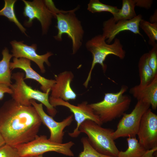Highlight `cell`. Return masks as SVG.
<instances>
[{
    "label": "cell",
    "instance_id": "cell-1",
    "mask_svg": "<svg viewBox=\"0 0 157 157\" xmlns=\"http://www.w3.org/2000/svg\"><path fill=\"white\" fill-rule=\"evenodd\" d=\"M42 123L35 108L25 106L13 99L0 108V133L6 144L16 147L37 136Z\"/></svg>",
    "mask_w": 157,
    "mask_h": 157
},
{
    "label": "cell",
    "instance_id": "cell-13",
    "mask_svg": "<svg viewBox=\"0 0 157 157\" xmlns=\"http://www.w3.org/2000/svg\"><path fill=\"white\" fill-rule=\"evenodd\" d=\"M30 102L36 110L42 123L49 129L50 133L49 139L55 142L62 143L65 133L63 130L71 124L73 121V115L69 116L60 122H57L52 116L45 112L42 104H38L34 100H31Z\"/></svg>",
    "mask_w": 157,
    "mask_h": 157
},
{
    "label": "cell",
    "instance_id": "cell-26",
    "mask_svg": "<svg viewBox=\"0 0 157 157\" xmlns=\"http://www.w3.org/2000/svg\"><path fill=\"white\" fill-rule=\"evenodd\" d=\"M148 53V64L154 74H157V44L152 46Z\"/></svg>",
    "mask_w": 157,
    "mask_h": 157
},
{
    "label": "cell",
    "instance_id": "cell-5",
    "mask_svg": "<svg viewBox=\"0 0 157 157\" xmlns=\"http://www.w3.org/2000/svg\"><path fill=\"white\" fill-rule=\"evenodd\" d=\"M24 77V73L21 72L12 74V78L15 81V83L12 84L10 87L13 92L11 95L12 99L20 104L25 106L31 105V100H36L46 106L51 116H55L57 111L49 103V92H44L33 89L25 82Z\"/></svg>",
    "mask_w": 157,
    "mask_h": 157
},
{
    "label": "cell",
    "instance_id": "cell-2",
    "mask_svg": "<svg viewBox=\"0 0 157 157\" xmlns=\"http://www.w3.org/2000/svg\"><path fill=\"white\" fill-rule=\"evenodd\" d=\"M128 89L127 86L122 85L117 92L106 93L102 101L88 104L103 124L120 117L129 109L131 98L124 94Z\"/></svg>",
    "mask_w": 157,
    "mask_h": 157
},
{
    "label": "cell",
    "instance_id": "cell-33",
    "mask_svg": "<svg viewBox=\"0 0 157 157\" xmlns=\"http://www.w3.org/2000/svg\"><path fill=\"white\" fill-rule=\"evenodd\" d=\"M24 157H43L42 154L38 155H34V156H27Z\"/></svg>",
    "mask_w": 157,
    "mask_h": 157
},
{
    "label": "cell",
    "instance_id": "cell-24",
    "mask_svg": "<svg viewBox=\"0 0 157 157\" xmlns=\"http://www.w3.org/2000/svg\"><path fill=\"white\" fill-rule=\"evenodd\" d=\"M87 10L92 13L103 12H108L113 14L119 10L117 6L105 4L99 0H90L88 4Z\"/></svg>",
    "mask_w": 157,
    "mask_h": 157
},
{
    "label": "cell",
    "instance_id": "cell-29",
    "mask_svg": "<svg viewBox=\"0 0 157 157\" xmlns=\"http://www.w3.org/2000/svg\"><path fill=\"white\" fill-rule=\"evenodd\" d=\"M12 93V90L9 87L5 85L0 84V100L3 99L5 93L11 95Z\"/></svg>",
    "mask_w": 157,
    "mask_h": 157
},
{
    "label": "cell",
    "instance_id": "cell-4",
    "mask_svg": "<svg viewBox=\"0 0 157 157\" xmlns=\"http://www.w3.org/2000/svg\"><path fill=\"white\" fill-rule=\"evenodd\" d=\"M114 131L113 129L102 127L89 120L83 122L79 128V133L86 134L91 145L97 151L105 155L118 157L119 151L113 137Z\"/></svg>",
    "mask_w": 157,
    "mask_h": 157
},
{
    "label": "cell",
    "instance_id": "cell-16",
    "mask_svg": "<svg viewBox=\"0 0 157 157\" xmlns=\"http://www.w3.org/2000/svg\"><path fill=\"white\" fill-rule=\"evenodd\" d=\"M31 61L26 58L14 57L13 62L10 63V68L11 70L16 68L23 70L25 73L24 80L27 79L34 80L40 84V89L43 92H49L56 83V80L48 79L40 75L32 68Z\"/></svg>",
    "mask_w": 157,
    "mask_h": 157
},
{
    "label": "cell",
    "instance_id": "cell-14",
    "mask_svg": "<svg viewBox=\"0 0 157 157\" xmlns=\"http://www.w3.org/2000/svg\"><path fill=\"white\" fill-rule=\"evenodd\" d=\"M12 47L11 52L13 56L17 58H24L35 62L39 67L42 73L45 72L44 63L50 66V63L49 61L50 57L53 55L51 52H48L45 54L40 55L36 52L37 45L33 44L28 46L23 43V41H12L10 42Z\"/></svg>",
    "mask_w": 157,
    "mask_h": 157
},
{
    "label": "cell",
    "instance_id": "cell-31",
    "mask_svg": "<svg viewBox=\"0 0 157 157\" xmlns=\"http://www.w3.org/2000/svg\"><path fill=\"white\" fill-rule=\"evenodd\" d=\"M149 20L150 23H157V11L155 10L154 14L150 17Z\"/></svg>",
    "mask_w": 157,
    "mask_h": 157
},
{
    "label": "cell",
    "instance_id": "cell-8",
    "mask_svg": "<svg viewBox=\"0 0 157 157\" xmlns=\"http://www.w3.org/2000/svg\"><path fill=\"white\" fill-rule=\"evenodd\" d=\"M150 106L149 103L138 101L131 113H125L122 115L117 124L116 129L113 133L114 140L120 137H136L142 117Z\"/></svg>",
    "mask_w": 157,
    "mask_h": 157
},
{
    "label": "cell",
    "instance_id": "cell-11",
    "mask_svg": "<svg viewBox=\"0 0 157 157\" xmlns=\"http://www.w3.org/2000/svg\"><path fill=\"white\" fill-rule=\"evenodd\" d=\"M137 135L139 143L146 150L157 147V115L150 108L142 117Z\"/></svg>",
    "mask_w": 157,
    "mask_h": 157
},
{
    "label": "cell",
    "instance_id": "cell-32",
    "mask_svg": "<svg viewBox=\"0 0 157 157\" xmlns=\"http://www.w3.org/2000/svg\"><path fill=\"white\" fill-rule=\"evenodd\" d=\"M6 144L5 142L1 135L0 133V147Z\"/></svg>",
    "mask_w": 157,
    "mask_h": 157
},
{
    "label": "cell",
    "instance_id": "cell-18",
    "mask_svg": "<svg viewBox=\"0 0 157 157\" xmlns=\"http://www.w3.org/2000/svg\"><path fill=\"white\" fill-rule=\"evenodd\" d=\"M2 58L0 60V84L10 87L12 84V74L10 67V60L13 57L6 47L2 52Z\"/></svg>",
    "mask_w": 157,
    "mask_h": 157
},
{
    "label": "cell",
    "instance_id": "cell-3",
    "mask_svg": "<svg viewBox=\"0 0 157 157\" xmlns=\"http://www.w3.org/2000/svg\"><path fill=\"white\" fill-rule=\"evenodd\" d=\"M85 46L92 56L91 67L88 77L83 84L85 87L87 88L91 80L92 70L96 64L100 65L103 71L105 72L107 67L104 62L107 56L112 55L123 59L126 56V52L119 39L115 38L113 43L108 44L102 34L96 35L88 40Z\"/></svg>",
    "mask_w": 157,
    "mask_h": 157
},
{
    "label": "cell",
    "instance_id": "cell-7",
    "mask_svg": "<svg viewBox=\"0 0 157 157\" xmlns=\"http://www.w3.org/2000/svg\"><path fill=\"white\" fill-rule=\"evenodd\" d=\"M74 144L72 141L65 143L55 142L48 139L47 136H37L28 142L15 147L19 157L38 155L49 151H54L71 157L74 156L71 149Z\"/></svg>",
    "mask_w": 157,
    "mask_h": 157
},
{
    "label": "cell",
    "instance_id": "cell-23",
    "mask_svg": "<svg viewBox=\"0 0 157 157\" xmlns=\"http://www.w3.org/2000/svg\"><path fill=\"white\" fill-rule=\"evenodd\" d=\"M139 26L148 37L149 44L153 46L157 43V23H152L142 19L140 22Z\"/></svg>",
    "mask_w": 157,
    "mask_h": 157
},
{
    "label": "cell",
    "instance_id": "cell-12",
    "mask_svg": "<svg viewBox=\"0 0 157 157\" xmlns=\"http://www.w3.org/2000/svg\"><path fill=\"white\" fill-rule=\"evenodd\" d=\"M142 19L140 14L137 15L130 20H120L115 22L112 17L104 21L103 24L102 36L106 42L110 44L116 36L120 33L124 31H129L135 34H138L143 37L139 30V23Z\"/></svg>",
    "mask_w": 157,
    "mask_h": 157
},
{
    "label": "cell",
    "instance_id": "cell-27",
    "mask_svg": "<svg viewBox=\"0 0 157 157\" xmlns=\"http://www.w3.org/2000/svg\"><path fill=\"white\" fill-rule=\"evenodd\" d=\"M0 157H19L15 147L5 144L0 147Z\"/></svg>",
    "mask_w": 157,
    "mask_h": 157
},
{
    "label": "cell",
    "instance_id": "cell-20",
    "mask_svg": "<svg viewBox=\"0 0 157 157\" xmlns=\"http://www.w3.org/2000/svg\"><path fill=\"white\" fill-rule=\"evenodd\" d=\"M135 0H123L122 6L119 11L113 14V19L116 22L120 20H130L137 15L135 8Z\"/></svg>",
    "mask_w": 157,
    "mask_h": 157
},
{
    "label": "cell",
    "instance_id": "cell-25",
    "mask_svg": "<svg viewBox=\"0 0 157 157\" xmlns=\"http://www.w3.org/2000/svg\"><path fill=\"white\" fill-rule=\"evenodd\" d=\"M81 141L83 149L79 154V157H115L103 155L97 151L91 145L87 137L82 138Z\"/></svg>",
    "mask_w": 157,
    "mask_h": 157
},
{
    "label": "cell",
    "instance_id": "cell-22",
    "mask_svg": "<svg viewBox=\"0 0 157 157\" xmlns=\"http://www.w3.org/2000/svg\"><path fill=\"white\" fill-rule=\"evenodd\" d=\"M16 0H5L4 7L0 10V15L4 16L11 22H13L21 31L26 35V29L24 27L17 19L14 10V5Z\"/></svg>",
    "mask_w": 157,
    "mask_h": 157
},
{
    "label": "cell",
    "instance_id": "cell-15",
    "mask_svg": "<svg viewBox=\"0 0 157 157\" xmlns=\"http://www.w3.org/2000/svg\"><path fill=\"white\" fill-rule=\"evenodd\" d=\"M74 78L73 73L69 71H64L55 75L56 83L51 89V97L66 101L75 99L76 94L71 87Z\"/></svg>",
    "mask_w": 157,
    "mask_h": 157
},
{
    "label": "cell",
    "instance_id": "cell-9",
    "mask_svg": "<svg viewBox=\"0 0 157 157\" xmlns=\"http://www.w3.org/2000/svg\"><path fill=\"white\" fill-rule=\"evenodd\" d=\"M49 101L50 104L53 107L57 106H65L69 108L73 113L77 123V126L72 132L68 133L69 135L72 137L76 138L80 134L79 127L86 120L92 121L101 126L103 124L99 117L94 113L86 101H83L78 104L77 106H75L67 101L51 96L49 98Z\"/></svg>",
    "mask_w": 157,
    "mask_h": 157
},
{
    "label": "cell",
    "instance_id": "cell-28",
    "mask_svg": "<svg viewBox=\"0 0 157 157\" xmlns=\"http://www.w3.org/2000/svg\"><path fill=\"white\" fill-rule=\"evenodd\" d=\"M135 6L147 9H149L153 3L152 0H135Z\"/></svg>",
    "mask_w": 157,
    "mask_h": 157
},
{
    "label": "cell",
    "instance_id": "cell-10",
    "mask_svg": "<svg viewBox=\"0 0 157 157\" xmlns=\"http://www.w3.org/2000/svg\"><path fill=\"white\" fill-rule=\"evenodd\" d=\"M22 1L25 5L23 15L28 18L26 25L28 26L31 25L33 20L36 19L41 24L42 34H46L51 24L52 19L54 17L44 0L29 1L23 0Z\"/></svg>",
    "mask_w": 157,
    "mask_h": 157
},
{
    "label": "cell",
    "instance_id": "cell-21",
    "mask_svg": "<svg viewBox=\"0 0 157 157\" xmlns=\"http://www.w3.org/2000/svg\"><path fill=\"white\" fill-rule=\"evenodd\" d=\"M128 148L125 151H119L118 157H142L147 150L139 143L136 137L127 138Z\"/></svg>",
    "mask_w": 157,
    "mask_h": 157
},
{
    "label": "cell",
    "instance_id": "cell-17",
    "mask_svg": "<svg viewBox=\"0 0 157 157\" xmlns=\"http://www.w3.org/2000/svg\"><path fill=\"white\" fill-rule=\"evenodd\" d=\"M129 92L138 101L149 104L153 110H156L157 108V74L148 84L135 85L130 89Z\"/></svg>",
    "mask_w": 157,
    "mask_h": 157
},
{
    "label": "cell",
    "instance_id": "cell-19",
    "mask_svg": "<svg viewBox=\"0 0 157 157\" xmlns=\"http://www.w3.org/2000/svg\"><path fill=\"white\" fill-rule=\"evenodd\" d=\"M148 53H144L140 57L138 62L139 84L141 85H147L150 83L156 75L154 74L148 64Z\"/></svg>",
    "mask_w": 157,
    "mask_h": 157
},
{
    "label": "cell",
    "instance_id": "cell-30",
    "mask_svg": "<svg viewBox=\"0 0 157 157\" xmlns=\"http://www.w3.org/2000/svg\"><path fill=\"white\" fill-rule=\"evenodd\" d=\"M157 147L146 151L142 157H156L154 153L157 151Z\"/></svg>",
    "mask_w": 157,
    "mask_h": 157
},
{
    "label": "cell",
    "instance_id": "cell-6",
    "mask_svg": "<svg viewBox=\"0 0 157 157\" xmlns=\"http://www.w3.org/2000/svg\"><path fill=\"white\" fill-rule=\"evenodd\" d=\"M79 8L78 6L56 15L57 21L56 27L58 33L53 37L57 41H61L63 35H67L72 40L73 54L76 53L82 46L84 33L81 22L75 13Z\"/></svg>",
    "mask_w": 157,
    "mask_h": 157
}]
</instances>
